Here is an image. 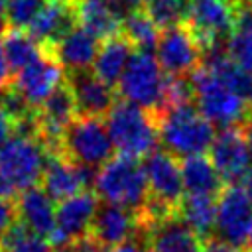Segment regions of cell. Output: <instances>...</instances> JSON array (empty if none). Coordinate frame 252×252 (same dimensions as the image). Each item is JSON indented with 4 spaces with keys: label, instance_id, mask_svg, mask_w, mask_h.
<instances>
[{
    "label": "cell",
    "instance_id": "6da1fadb",
    "mask_svg": "<svg viewBox=\"0 0 252 252\" xmlns=\"http://www.w3.org/2000/svg\"><path fill=\"white\" fill-rule=\"evenodd\" d=\"M156 118L161 148L179 159L205 154L215 142V124L201 114L195 102L171 106Z\"/></svg>",
    "mask_w": 252,
    "mask_h": 252
},
{
    "label": "cell",
    "instance_id": "7a4b0ae2",
    "mask_svg": "<svg viewBox=\"0 0 252 252\" xmlns=\"http://www.w3.org/2000/svg\"><path fill=\"white\" fill-rule=\"evenodd\" d=\"M106 128L118 156L140 159L154 152L159 142L156 114L128 100H116L106 114Z\"/></svg>",
    "mask_w": 252,
    "mask_h": 252
},
{
    "label": "cell",
    "instance_id": "3957f363",
    "mask_svg": "<svg viewBox=\"0 0 252 252\" xmlns=\"http://www.w3.org/2000/svg\"><path fill=\"white\" fill-rule=\"evenodd\" d=\"M94 191L100 201L126 207L134 213H140L150 199L144 165L138 159L126 156L112 158L98 169Z\"/></svg>",
    "mask_w": 252,
    "mask_h": 252
},
{
    "label": "cell",
    "instance_id": "277c9868",
    "mask_svg": "<svg viewBox=\"0 0 252 252\" xmlns=\"http://www.w3.org/2000/svg\"><path fill=\"white\" fill-rule=\"evenodd\" d=\"M189 77L195 93V104L209 122L220 128H230L242 126L250 118L248 100L232 93L215 73L201 67Z\"/></svg>",
    "mask_w": 252,
    "mask_h": 252
},
{
    "label": "cell",
    "instance_id": "5b68a950",
    "mask_svg": "<svg viewBox=\"0 0 252 252\" xmlns=\"http://www.w3.org/2000/svg\"><path fill=\"white\" fill-rule=\"evenodd\" d=\"M165 83L167 75L158 63L156 55H152V51L136 49L118 83V93L124 100L158 116L163 112Z\"/></svg>",
    "mask_w": 252,
    "mask_h": 252
},
{
    "label": "cell",
    "instance_id": "8992f818",
    "mask_svg": "<svg viewBox=\"0 0 252 252\" xmlns=\"http://www.w3.org/2000/svg\"><path fill=\"white\" fill-rule=\"evenodd\" d=\"M106 122L93 116H77L65 130L61 140V156L89 169H100L114 158Z\"/></svg>",
    "mask_w": 252,
    "mask_h": 252
},
{
    "label": "cell",
    "instance_id": "52a82bcc",
    "mask_svg": "<svg viewBox=\"0 0 252 252\" xmlns=\"http://www.w3.org/2000/svg\"><path fill=\"white\" fill-rule=\"evenodd\" d=\"M49 152L39 138L14 134L0 148V169L16 191H24L41 181Z\"/></svg>",
    "mask_w": 252,
    "mask_h": 252
},
{
    "label": "cell",
    "instance_id": "ba28073f",
    "mask_svg": "<svg viewBox=\"0 0 252 252\" xmlns=\"http://www.w3.org/2000/svg\"><path fill=\"white\" fill-rule=\"evenodd\" d=\"M236 10L230 0H191L187 28L201 45V51L226 47L234 33Z\"/></svg>",
    "mask_w": 252,
    "mask_h": 252
},
{
    "label": "cell",
    "instance_id": "9c48e42d",
    "mask_svg": "<svg viewBox=\"0 0 252 252\" xmlns=\"http://www.w3.org/2000/svg\"><path fill=\"white\" fill-rule=\"evenodd\" d=\"M100 205L98 195L93 191H81L55 207V230L49 236L53 250H65L75 240L89 234L96 209Z\"/></svg>",
    "mask_w": 252,
    "mask_h": 252
},
{
    "label": "cell",
    "instance_id": "30bf717a",
    "mask_svg": "<svg viewBox=\"0 0 252 252\" xmlns=\"http://www.w3.org/2000/svg\"><path fill=\"white\" fill-rule=\"evenodd\" d=\"M252 228V201L242 185H226L217 199L215 236L246 250Z\"/></svg>",
    "mask_w": 252,
    "mask_h": 252
},
{
    "label": "cell",
    "instance_id": "8fae6325",
    "mask_svg": "<svg viewBox=\"0 0 252 252\" xmlns=\"http://www.w3.org/2000/svg\"><path fill=\"white\" fill-rule=\"evenodd\" d=\"M142 165L150 187V201L177 211V205L185 195L179 158L163 148H156L144 158Z\"/></svg>",
    "mask_w": 252,
    "mask_h": 252
},
{
    "label": "cell",
    "instance_id": "7c38bea8",
    "mask_svg": "<svg viewBox=\"0 0 252 252\" xmlns=\"http://www.w3.org/2000/svg\"><path fill=\"white\" fill-rule=\"evenodd\" d=\"M136 238L148 252H203V238L177 213L159 220H138Z\"/></svg>",
    "mask_w": 252,
    "mask_h": 252
},
{
    "label": "cell",
    "instance_id": "4fadbf2b",
    "mask_svg": "<svg viewBox=\"0 0 252 252\" xmlns=\"http://www.w3.org/2000/svg\"><path fill=\"white\" fill-rule=\"evenodd\" d=\"M156 59L165 75L189 77L193 71H197L203 51L187 26H175L161 30L156 43Z\"/></svg>",
    "mask_w": 252,
    "mask_h": 252
},
{
    "label": "cell",
    "instance_id": "5bb4252c",
    "mask_svg": "<svg viewBox=\"0 0 252 252\" xmlns=\"http://www.w3.org/2000/svg\"><path fill=\"white\" fill-rule=\"evenodd\" d=\"M209 158L226 185H240L252 169L242 126L222 128L209 148Z\"/></svg>",
    "mask_w": 252,
    "mask_h": 252
},
{
    "label": "cell",
    "instance_id": "9a60e30c",
    "mask_svg": "<svg viewBox=\"0 0 252 252\" xmlns=\"http://www.w3.org/2000/svg\"><path fill=\"white\" fill-rule=\"evenodd\" d=\"M59 83H63V69L55 61V57L47 49H43L37 59L18 71L10 85L28 102L30 108L37 110L45 102V98L59 87Z\"/></svg>",
    "mask_w": 252,
    "mask_h": 252
},
{
    "label": "cell",
    "instance_id": "2e32d148",
    "mask_svg": "<svg viewBox=\"0 0 252 252\" xmlns=\"http://www.w3.org/2000/svg\"><path fill=\"white\" fill-rule=\"evenodd\" d=\"M96 173V169L81 167L61 154L49 156L41 177V189L55 203H61L81 191H87L89 187H94Z\"/></svg>",
    "mask_w": 252,
    "mask_h": 252
},
{
    "label": "cell",
    "instance_id": "e0dca14e",
    "mask_svg": "<svg viewBox=\"0 0 252 252\" xmlns=\"http://www.w3.org/2000/svg\"><path fill=\"white\" fill-rule=\"evenodd\" d=\"M65 81L73 93L79 116L102 118L116 104L114 89L108 83H104L94 71L89 69L71 71L65 73Z\"/></svg>",
    "mask_w": 252,
    "mask_h": 252
},
{
    "label": "cell",
    "instance_id": "ac0fdd59",
    "mask_svg": "<svg viewBox=\"0 0 252 252\" xmlns=\"http://www.w3.org/2000/svg\"><path fill=\"white\" fill-rule=\"evenodd\" d=\"M89 234L104 248H110V246L130 240V238H136L138 213H134L126 207L114 205V203L100 201Z\"/></svg>",
    "mask_w": 252,
    "mask_h": 252
},
{
    "label": "cell",
    "instance_id": "d6986e66",
    "mask_svg": "<svg viewBox=\"0 0 252 252\" xmlns=\"http://www.w3.org/2000/svg\"><path fill=\"white\" fill-rule=\"evenodd\" d=\"M79 26L77 0H49L47 6L28 28V33L43 47L55 45L71 30Z\"/></svg>",
    "mask_w": 252,
    "mask_h": 252
},
{
    "label": "cell",
    "instance_id": "ffe728a7",
    "mask_svg": "<svg viewBox=\"0 0 252 252\" xmlns=\"http://www.w3.org/2000/svg\"><path fill=\"white\" fill-rule=\"evenodd\" d=\"M98 49H100L98 37H94L83 26H77L55 45L47 47V51L55 57L61 69H65V73L89 69V65L94 63Z\"/></svg>",
    "mask_w": 252,
    "mask_h": 252
},
{
    "label": "cell",
    "instance_id": "44dd1931",
    "mask_svg": "<svg viewBox=\"0 0 252 252\" xmlns=\"http://www.w3.org/2000/svg\"><path fill=\"white\" fill-rule=\"evenodd\" d=\"M55 201L37 185L28 187L16 199L18 205V219L32 228L33 232L41 234L49 240L55 230Z\"/></svg>",
    "mask_w": 252,
    "mask_h": 252
},
{
    "label": "cell",
    "instance_id": "7402d4cb",
    "mask_svg": "<svg viewBox=\"0 0 252 252\" xmlns=\"http://www.w3.org/2000/svg\"><path fill=\"white\" fill-rule=\"evenodd\" d=\"M134 51H136V47L126 35L118 33L114 37H108V39H104V43L100 45V49L96 53V59L93 63V71L104 83L114 87L120 83Z\"/></svg>",
    "mask_w": 252,
    "mask_h": 252
},
{
    "label": "cell",
    "instance_id": "603a6c76",
    "mask_svg": "<svg viewBox=\"0 0 252 252\" xmlns=\"http://www.w3.org/2000/svg\"><path fill=\"white\" fill-rule=\"evenodd\" d=\"M179 161H181V175H183L185 193L219 197L222 193V189L226 187V183L219 175V171L213 165L209 156L197 154V156H187Z\"/></svg>",
    "mask_w": 252,
    "mask_h": 252
},
{
    "label": "cell",
    "instance_id": "cb8c5ba5",
    "mask_svg": "<svg viewBox=\"0 0 252 252\" xmlns=\"http://www.w3.org/2000/svg\"><path fill=\"white\" fill-rule=\"evenodd\" d=\"M217 199L211 195H193L185 193L177 205L179 219L191 226L203 240L215 236V222H217Z\"/></svg>",
    "mask_w": 252,
    "mask_h": 252
},
{
    "label": "cell",
    "instance_id": "d4e9b609",
    "mask_svg": "<svg viewBox=\"0 0 252 252\" xmlns=\"http://www.w3.org/2000/svg\"><path fill=\"white\" fill-rule=\"evenodd\" d=\"M79 26L98 39L114 37L122 32V18L102 0H77Z\"/></svg>",
    "mask_w": 252,
    "mask_h": 252
},
{
    "label": "cell",
    "instance_id": "484cf974",
    "mask_svg": "<svg viewBox=\"0 0 252 252\" xmlns=\"http://www.w3.org/2000/svg\"><path fill=\"white\" fill-rule=\"evenodd\" d=\"M2 47L12 73L22 71L26 65H30L33 59H37L43 53V47L28 32L18 28H8V32L2 37Z\"/></svg>",
    "mask_w": 252,
    "mask_h": 252
},
{
    "label": "cell",
    "instance_id": "4316f807",
    "mask_svg": "<svg viewBox=\"0 0 252 252\" xmlns=\"http://www.w3.org/2000/svg\"><path fill=\"white\" fill-rule=\"evenodd\" d=\"M226 49L230 59L252 75V6H240L236 10L234 33Z\"/></svg>",
    "mask_w": 252,
    "mask_h": 252
},
{
    "label": "cell",
    "instance_id": "83f0119b",
    "mask_svg": "<svg viewBox=\"0 0 252 252\" xmlns=\"http://www.w3.org/2000/svg\"><path fill=\"white\" fill-rule=\"evenodd\" d=\"M122 35H126L136 49L140 51H150L152 47H156L158 39H159V28L152 22V18L144 12V10H136L132 14H128L122 20Z\"/></svg>",
    "mask_w": 252,
    "mask_h": 252
},
{
    "label": "cell",
    "instance_id": "f1b7e54d",
    "mask_svg": "<svg viewBox=\"0 0 252 252\" xmlns=\"http://www.w3.org/2000/svg\"><path fill=\"white\" fill-rule=\"evenodd\" d=\"M191 0H146L144 12L159 30L175 28L187 22Z\"/></svg>",
    "mask_w": 252,
    "mask_h": 252
},
{
    "label": "cell",
    "instance_id": "f546056e",
    "mask_svg": "<svg viewBox=\"0 0 252 252\" xmlns=\"http://www.w3.org/2000/svg\"><path fill=\"white\" fill-rule=\"evenodd\" d=\"M0 248L6 252H53L47 238L28 228L22 220H18L0 240Z\"/></svg>",
    "mask_w": 252,
    "mask_h": 252
},
{
    "label": "cell",
    "instance_id": "4dcf8cb0",
    "mask_svg": "<svg viewBox=\"0 0 252 252\" xmlns=\"http://www.w3.org/2000/svg\"><path fill=\"white\" fill-rule=\"evenodd\" d=\"M49 0H6L4 18L10 28H30L37 14L47 6Z\"/></svg>",
    "mask_w": 252,
    "mask_h": 252
},
{
    "label": "cell",
    "instance_id": "1f68e13d",
    "mask_svg": "<svg viewBox=\"0 0 252 252\" xmlns=\"http://www.w3.org/2000/svg\"><path fill=\"white\" fill-rule=\"evenodd\" d=\"M18 205L16 199H8V197H0V240L4 238V234L18 222Z\"/></svg>",
    "mask_w": 252,
    "mask_h": 252
},
{
    "label": "cell",
    "instance_id": "d6a6232c",
    "mask_svg": "<svg viewBox=\"0 0 252 252\" xmlns=\"http://www.w3.org/2000/svg\"><path fill=\"white\" fill-rule=\"evenodd\" d=\"M203 252H246L244 248L240 246H234L222 238H217V236H211L203 242Z\"/></svg>",
    "mask_w": 252,
    "mask_h": 252
},
{
    "label": "cell",
    "instance_id": "836d02e7",
    "mask_svg": "<svg viewBox=\"0 0 252 252\" xmlns=\"http://www.w3.org/2000/svg\"><path fill=\"white\" fill-rule=\"evenodd\" d=\"M14 128H16L14 118L0 106V148L14 136Z\"/></svg>",
    "mask_w": 252,
    "mask_h": 252
},
{
    "label": "cell",
    "instance_id": "e575fe53",
    "mask_svg": "<svg viewBox=\"0 0 252 252\" xmlns=\"http://www.w3.org/2000/svg\"><path fill=\"white\" fill-rule=\"evenodd\" d=\"M104 252H148V248H146L144 242H140L138 238H130V240H126V242H122V244L104 248Z\"/></svg>",
    "mask_w": 252,
    "mask_h": 252
},
{
    "label": "cell",
    "instance_id": "d590c367",
    "mask_svg": "<svg viewBox=\"0 0 252 252\" xmlns=\"http://www.w3.org/2000/svg\"><path fill=\"white\" fill-rule=\"evenodd\" d=\"M10 83H12V69L8 65V59H6V53L2 47V37H0V89L8 87Z\"/></svg>",
    "mask_w": 252,
    "mask_h": 252
},
{
    "label": "cell",
    "instance_id": "8d00e7d4",
    "mask_svg": "<svg viewBox=\"0 0 252 252\" xmlns=\"http://www.w3.org/2000/svg\"><path fill=\"white\" fill-rule=\"evenodd\" d=\"M16 193V189H14V185L6 179V175L2 173V169H0V197H8V199H12V195Z\"/></svg>",
    "mask_w": 252,
    "mask_h": 252
},
{
    "label": "cell",
    "instance_id": "74e56055",
    "mask_svg": "<svg viewBox=\"0 0 252 252\" xmlns=\"http://www.w3.org/2000/svg\"><path fill=\"white\" fill-rule=\"evenodd\" d=\"M242 134H244V140H246V146H248V154H250V159H252V116L242 124Z\"/></svg>",
    "mask_w": 252,
    "mask_h": 252
},
{
    "label": "cell",
    "instance_id": "f35d334b",
    "mask_svg": "<svg viewBox=\"0 0 252 252\" xmlns=\"http://www.w3.org/2000/svg\"><path fill=\"white\" fill-rule=\"evenodd\" d=\"M242 187H244V191H246V195L250 197V201H252V169L248 171V175L244 177V181H242Z\"/></svg>",
    "mask_w": 252,
    "mask_h": 252
},
{
    "label": "cell",
    "instance_id": "ab89813d",
    "mask_svg": "<svg viewBox=\"0 0 252 252\" xmlns=\"http://www.w3.org/2000/svg\"><path fill=\"white\" fill-rule=\"evenodd\" d=\"M102 2H106V4H108V6H112V8H116V6H118L122 0H102Z\"/></svg>",
    "mask_w": 252,
    "mask_h": 252
},
{
    "label": "cell",
    "instance_id": "60d3db41",
    "mask_svg": "<svg viewBox=\"0 0 252 252\" xmlns=\"http://www.w3.org/2000/svg\"><path fill=\"white\" fill-rule=\"evenodd\" d=\"M246 250H252V228H250V236H248V246Z\"/></svg>",
    "mask_w": 252,
    "mask_h": 252
},
{
    "label": "cell",
    "instance_id": "b9f144b4",
    "mask_svg": "<svg viewBox=\"0 0 252 252\" xmlns=\"http://www.w3.org/2000/svg\"><path fill=\"white\" fill-rule=\"evenodd\" d=\"M4 8H6V0H0V16H4Z\"/></svg>",
    "mask_w": 252,
    "mask_h": 252
},
{
    "label": "cell",
    "instance_id": "7bdbcfd3",
    "mask_svg": "<svg viewBox=\"0 0 252 252\" xmlns=\"http://www.w3.org/2000/svg\"><path fill=\"white\" fill-rule=\"evenodd\" d=\"M248 108H250V116H252V93H250V96H248Z\"/></svg>",
    "mask_w": 252,
    "mask_h": 252
},
{
    "label": "cell",
    "instance_id": "ee69618b",
    "mask_svg": "<svg viewBox=\"0 0 252 252\" xmlns=\"http://www.w3.org/2000/svg\"><path fill=\"white\" fill-rule=\"evenodd\" d=\"M53 252H71L69 248H65V250H53Z\"/></svg>",
    "mask_w": 252,
    "mask_h": 252
},
{
    "label": "cell",
    "instance_id": "f6af8a7d",
    "mask_svg": "<svg viewBox=\"0 0 252 252\" xmlns=\"http://www.w3.org/2000/svg\"><path fill=\"white\" fill-rule=\"evenodd\" d=\"M0 252H6V250H2V248H0Z\"/></svg>",
    "mask_w": 252,
    "mask_h": 252
},
{
    "label": "cell",
    "instance_id": "bcb514c9",
    "mask_svg": "<svg viewBox=\"0 0 252 252\" xmlns=\"http://www.w3.org/2000/svg\"><path fill=\"white\" fill-rule=\"evenodd\" d=\"M246 252H252V250H246Z\"/></svg>",
    "mask_w": 252,
    "mask_h": 252
}]
</instances>
